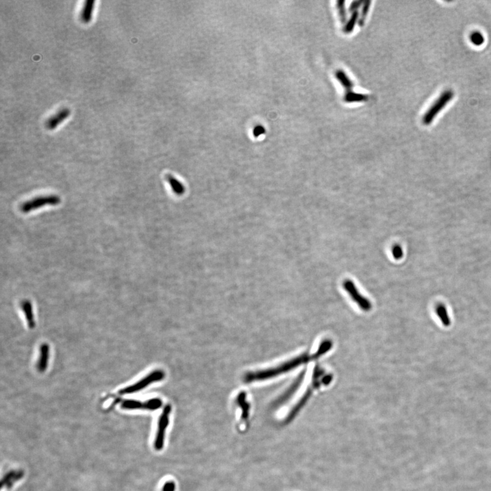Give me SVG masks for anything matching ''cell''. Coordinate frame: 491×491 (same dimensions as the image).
I'll use <instances>...</instances> for the list:
<instances>
[{"label":"cell","mask_w":491,"mask_h":491,"mask_svg":"<svg viewBox=\"0 0 491 491\" xmlns=\"http://www.w3.org/2000/svg\"><path fill=\"white\" fill-rule=\"evenodd\" d=\"M307 355H303V356H300L297 358L293 359L288 362L283 363L277 367L259 370L257 372H248L244 376V382L252 383L254 381L266 380V379L277 377L278 375L285 373V372L297 367L298 365L303 364L304 362L307 361Z\"/></svg>","instance_id":"cell-1"},{"label":"cell","mask_w":491,"mask_h":491,"mask_svg":"<svg viewBox=\"0 0 491 491\" xmlns=\"http://www.w3.org/2000/svg\"><path fill=\"white\" fill-rule=\"evenodd\" d=\"M60 196L55 194L39 196L24 202L20 206V209L24 214H28L31 211L36 210L47 205H52V206L57 205L60 204Z\"/></svg>","instance_id":"cell-2"},{"label":"cell","mask_w":491,"mask_h":491,"mask_svg":"<svg viewBox=\"0 0 491 491\" xmlns=\"http://www.w3.org/2000/svg\"><path fill=\"white\" fill-rule=\"evenodd\" d=\"M454 96H455V93L453 91L450 90L444 91L441 94L440 97L437 98V101L433 103V105L430 107L427 113L424 114L423 123L425 125L431 124L436 118L437 115L440 114L441 111H442L443 109L452 101Z\"/></svg>","instance_id":"cell-3"},{"label":"cell","mask_w":491,"mask_h":491,"mask_svg":"<svg viewBox=\"0 0 491 491\" xmlns=\"http://www.w3.org/2000/svg\"><path fill=\"white\" fill-rule=\"evenodd\" d=\"M164 378V372L163 370H155V371L151 372V373L146 376L142 380L139 381L138 382L135 383V384L130 385V386H128L127 388L122 389V390H120V394H129L139 392V391L143 390L146 387L152 384V383L156 382V381L163 380Z\"/></svg>","instance_id":"cell-4"},{"label":"cell","mask_w":491,"mask_h":491,"mask_svg":"<svg viewBox=\"0 0 491 491\" xmlns=\"http://www.w3.org/2000/svg\"><path fill=\"white\" fill-rule=\"evenodd\" d=\"M171 411V406L170 405L165 406L161 415L160 418H159L158 431H157L155 442V448L157 450H162L163 446H164L166 430L168 427V422H169V416Z\"/></svg>","instance_id":"cell-5"},{"label":"cell","mask_w":491,"mask_h":491,"mask_svg":"<svg viewBox=\"0 0 491 491\" xmlns=\"http://www.w3.org/2000/svg\"><path fill=\"white\" fill-rule=\"evenodd\" d=\"M343 287H344V289H345L346 292L349 293V294L351 296L352 299L356 302L359 305H360V307L362 309H364V310H368V309H370V303H368L367 300L365 299L363 296H361V294H359L356 287L355 286L352 281H344V283H343Z\"/></svg>","instance_id":"cell-6"},{"label":"cell","mask_w":491,"mask_h":491,"mask_svg":"<svg viewBox=\"0 0 491 491\" xmlns=\"http://www.w3.org/2000/svg\"><path fill=\"white\" fill-rule=\"evenodd\" d=\"M70 114V111L69 109L67 108L62 109V110L59 111L58 112L47 120L45 123L46 127L51 131L56 129L64 120L67 119Z\"/></svg>","instance_id":"cell-7"},{"label":"cell","mask_w":491,"mask_h":491,"mask_svg":"<svg viewBox=\"0 0 491 491\" xmlns=\"http://www.w3.org/2000/svg\"><path fill=\"white\" fill-rule=\"evenodd\" d=\"M94 6H95V1L94 0H87L85 1L80 12V19L83 23H90L93 15Z\"/></svg>","instance_id":"cell-8"},{"label":"cell","mask_w":491,"mask_h":491,"mask_svg":"<svg viewBox=\"0 0 491 491\" xmlns=\"http://www.w3.org/2000/svg\"><path fill=\"white\" fill-rule=\"evenodd\" d=\"M49 357V346L47 344H42L40 349V356L37 363V369L39 372H43L47 369Z\"/></svg>","instance_id":"cell-9"},{"label":"cell","mask_w":491,"mask_h":491,"mask_svg":"<svg viewBox=\"0 0 491 491\" xmlns=\"http://www.w3.org/2000/svg\"><path fill=\"white\" fill-rule=\"evenodd\" d=\"M21 306L29 328H34L36 323H35L34 312L30 302L29 300H24L22 302Z\"/></svg>","instance_id":"cell-10"},{"label":"cell","mask_w":491,"mask_h":491,"mask_svg":"<svg viewBox=\"0 0 491 491\" xmlns=\"http://www.w3.org/2000/svg\"><path fill=\"white\" fill-rule=\"evenodd\" d=\"M335 77H336L337 80L339 81V83L344 88L345 94L353 92V83L352 82L351 79H350V78L348 77L347 75L344 73L343 70H336V73H335Z\"/></svg>","instance_id":"cell-11"},{"label":"cell","mask_w":491,"mask_h":491,"mask_svg":"<svg viewBox=\"0 0 491 491\" xmlns=\"http://www.w3.org/2000/svg\"><path fill=\"white\" fill-rule=\"evenodd\" d=\"M435 311H436L437 316L440 318L443 325L445 327H449L451 325V320H450L447 309L445 307V305L443 304H439L435 309Z\"/></svg>","instance_id":"cell-12"},{"label":"cell","mask_w":491,"mask_h":491,"mask_svg":"<svg viewBox=\"0 0 491 491\" xmlns=\"http://www.w3.org/2000/svg\"><path fill=\"white\" fill-rule=\"evenodd\" d=\"M237 403H238L239 407L242 409V419L246 420L248 418V415H249L250 405L247 401H246V394L245 392H242L238 394V397H237Z\"/></svg>","instance_id":"cell-13"},{"label":"cell","mask_w":491,"mask_h":491,"mask_svg":"<svg viewBox=\"0 0 491 491\" xmlns=\"http://www.w3.org/2000/svg\"><path fill=\"white\" fill-rule=\"evenodd\" d=\"M359 14L358 11L352 13L351 16L348 21L344 24L343 27V32L345 34H351L355 28V26L358 23Z\"/></svg>","instance_id":"cell-14"},{"label":"cell","mask_w":491,"mask_h":491,"mask_svg":"<svg viewBox=\"0 0 491 491\" xmlns=\"http://www.w3.org/2000/svg\"><path fill=\"white\" fill-rule=\"evenodd\" d=\"M368 100V96L363 94L356 93L352 92L350 93H346L344 96V101L345 103H357V102L366 101Z\"/></svg>","instance_id":"cell-15"},{"label":"cell","mask_w":491,"mask_h":491,"mask_svg":"<svg viewBox=\"0 0 491 491\" xmlns=\"http://www.w3.org/2000/svg\"><path fill=\"white\" fill-rule=\"evenodd\" d=\"M122 408L126 409H147V405H146V402L145 403H142V402L138 401H135V400H126L122 402Z\"/></svg>","instance_id":"cell-16"},{"label":"cell","mask_w":491,"mask_h":491,"mask_svg":"<svg viewBox=\"0 0 491 491\" xmlns=\"http://www.w3.org/2000/svg\"><path fill=\"white\" fill-rule=\"evenodd\" d=\"M166 179L168 181L170 184L173 188V191L177 194H181L184 193V188L183 185L181 184L179 181H177V179L174 178L171 175H168L166 177Z\"/></svg>","instance_id":"cell-17"},{"label":"cell","mask_w":491,"mask_h":491,"mask_svg":"<svg viewBox=\"0 0 491 491\" xmlns=\"http://www.w3.org/2000/svg\"><path fill=\"white\" fill-rule=\"evenodd\" d=\"M370 5H371V1H365L364 3H363L359 17L358 25L359 26L364 25L366 17H367L368 12H369Z\"/></svg>","instance_id":"cell-18"},{"label":"cell","mask_w":491,"mask_h":491,"mask_svg":"<svg viewBox=\"0 0 491 491\" xmlns=\"http://www.w3.org/2000/svg\"><path fill=\"white\" fill-rule=\"evenodd\" d=\"M336 8L338 10L339 19L342 24H345L346 22V10L345 7V1L340 0L336 1Z\"/></svg>","instance_id":"cell-19"},{"label":"cell","mask_w":491,"mask_h":491,"mask_svg":"<svg viewBox=\"0 0 491 491\" xmlns=\"http://www.w3.org/2000/svg\"><path fill=\"white\" fill-rule=\"evenodd\" d=\"M471 42L476 46H481L485 42V37L479 31H474L470 36Z\"/></svg>","instance_id":"cell-20"},{"label":"cell","mask_w":491,"mask_h":491,"mask_svg":"<svg viewBox=\"0 0 491 491\" xmlns=\"http://www.w3.org/2000/svg\"><path fill=\"white\" fill-rule=\"evenodd\" d=\"M147 409L146 410L154 411L157 410L161 407L163 405L162 401L159 398H153L148 401H146Z\"/></svg>","instance_id":"cell-21"},{"label":"cell","mask_w":491,"mask_h":491,"mask_svg":"<svg viewBox=\"0 0 491 491\" xmlns=\"http://www.w3.org/2000/svg\"><path fill=\"white\" fill-rule=\"evenodd\" d=\"M392 253L394 259H400L403 257V249H402V248L399 245H395L393 246Z\"/></svg>","instance_id":"cell-22"},{"label":"cell","mask_w":491,"mask_h":491,"mask_svg":"<svg viewBox=\"0 0 491 491\" xmlns=\"http://www.w3.org/2000/svg\"><path fill=\"white\" fill-rule=\"evenodd\" d=\"M364 1H359V0H356V1H352L351 4L349 8V11L350 12L353 13L356 12L357 10L361 6H362L363 3H364Z\"/></svg>","instance_id":"cell-23"},{"label":"cell","mask_w":491,"mask_h":491,"mask_svg":"<svg viewBox=\"0 0 491 491\" xmlns=\"http://www.w3.org/2000/svg\"><path fill=\"white\" fill-rule=\"evenodd\" d=\"M175 484L173 482H168L164 484L163 487V491H175Z\"/></svg>","instance_id":"cell-24"},{"label":"cell","mask_w":491,"mask_h":491,"mask_svg":"<svg viewBox=\"0 0 491 491\" xmlns=\"http://www.w3.org/2000/svg\"><path fill=\"white\" fill-rule=\"evenodd\" d=\"M264 128L261 127H257L255 130V136L258 137L259 135L263 134V133H264Z\"/></svg>","instance_id":"cell-25"}]
</instances>
